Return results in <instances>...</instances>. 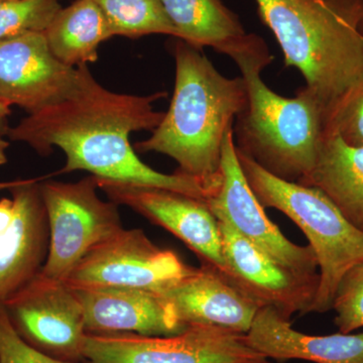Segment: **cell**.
<instances>
[{
  "mask_svg": "<svg viewBox=\"0 0 363 363\" xmlns=\"http://www.w3.org/2000/svg\"><path fill=\"white\" fill-rule=\"evenodd\" d=\"M79 83L70 96L28 114L7 138L23 143L40 156L57 147L66 155V164L55 173L87 171L97 178L175 191L208 201L211 191L200 182L179 173H160L138 157L130 142L131 133L154 131L164 112L154 104L167 96L121 94L99 84L88 68L77 67Z\"/></svg>",
  "mask_w": 363,
  "mask_h": 363,
  "instance_id": "obj_1",
  "label": "cell"
},
{
  "mask_svg": "<svg viewBox=\"0 0 363 363\" xmlns=\"http://www.w3.org/2000/svg\"><path fill=\"white\" fill-rule=\"evenodd\" d=\"M175 88L169 111L140 152L166 155L176 173L195 179L214 194L221 181L222 147L227 131L247 105L242 77L227 78L201 50L178 40L174 47Z\"/></svg>",
  "mask_w": 363,
  "mask_h": 363,
  "instance_id": "obj_2",
  "label": "cell"
},
{
  "mask_svg": "<svg viewBox=\"0 0 363 363\" xmlns=\"http://www.w3.org/2000/svg\"><path fill=\"white\" fill-rule=\"evenodd\" d=\"M229 57L247 90V107L234 121L236 150L271 175L302 183L316 166L325 138L323 102L307 86L292 98L272 91L262 78L272 57L255 33Z\"/></svg>",
  "mask_w": 363,
  "mask_h": 363,
  "instance_id": "obj_3",
  "label": "cell"
},
{
  "mask_svg": "<svg viewBox=\"0 0 363 363\" xmlns=\"http://www.w3.org/2000/svg\"><path fill=\"white\" fill-rule=\"evenodd\" d=\"M286 67L302 73L325 107L363 77V0H255Z\"/></svg>",
  "mask_w": 363,
  "mask_h": 363,
  "instance_id": "obj_4",
  "label": "cell"
},
{
  "mask_svg": "<svg viewBox=\"0 0 363 363\" xmlns=\"http://www.w3.org/2000/svg\"><path fill=\"white\" fill-rule=\"evenodd\" d=\"M248 185L264 208H274L303 231L314 250L320 284L311 313L330 311L341 279L363 262V233L338 208L312 186L271 175L250 157L238 152Z\"/></svg>",
  "mask_w": 363,
  "mask_h": 363,
  "instance_id": "obj_5",
  "label": "cell"
},
{
  "mask_svg": "<svg viewBox=\"0 0 363 363\" xmlns=\"http://www.w3.org/2000/svg\"><path fill=\"white\" fill-rule=\"evenodd\" d=\"M40 180L50 247L39 274L66 283L88 252L123 229L118 205L98 196L93 175L76 183Z\"/></svg>",
  "mask_w": 363,
  "mask_h": 363,
  "instance_id": "obj_6",
  "label": "cell"
},
{
  "mask_svg": "<svg viewBox=\"0 0 363 363\" xmlns=\"http://www.w3.org/2000/svg\"><path fill=\"white\" fill-rule=\"evenodd\" d=\"M83 355L87 363H269L247 334L205 325L169 336L86 332Z\"/></svg>",
  "mask_w": 363,
  "mask_h": 363,
  "instance_id": "obj_7",
  "label": "cell"
},
{
  "mask_svg": "<svg viewBox=\"0 0 363 363\" xmlns=\"http://www.w3.org/2000/svg\"><path fill=\"white\" fill-rule=\"evenodd\" d=\"M2 305L14 330L32 347L62 362H85L84 310L70 286L39 274Z\"/></svg>",
  "mask_w": 363,
  "mask_h": 363,
  "instance_id": "obj_8",
  "label": "cell"
},
{
  "mask_svg": "<svg viewBox=\"0 0 363 363\" xmlns=\"http://www.w3.org/2000/svg\"><path fill=\"white\" fill-rule=\"evenodd\" d=\"M193 267L162 250L140 229H121L85 255L66 284L71 288L123 286L160 293Z\"/></svg>",
  "mask_w": 363,
  "mask_h": 363,
  "instance_id": "obj_9",
  "label": "cell"
},
{
  "mask_svg": "<svg viewBox=\"0 0 363 363\" xmlns=\"http://www.w3.org/2000/svg\"><path fill=\"white\" fill-rule=\"evenodd\" d=\"M221 181L207 204L217 220L269 253L274 259L305 274H317L318 262L311 245H296L267 217L264 208L248 185L241 169L233 128L227 131L222 147Z\"/></svg>",
  "mask_w": 363,
  "mask_h": 363,
  "instance_id": "obj_10",
  "label": "cell"
},
{
  "mask_svg": "<svg viewBox=\"0 0 363 363\" xmlns=\"http://www.w3.org/2000/svg\"><path fill=\"white\" fill-rule=\"evenodd\" d=\"M96 179L98 188L111 201L167 229L195 252L201 264L226 276L220 228L207 201L166 189Z\"/></svg>",
  "mask_w": 363,
  "mask_h": 363,
  "instance_id": "obj_11",
  "label": "cell"
},
{
  "mask_svg": "<svg viewBox=\"0 0 363 363\" xmlns=\"http://www.w3.org/2000/svg\"><path fill=\"white\" fill-rule=\"evenodd\" d=\"M220 228L226 279L260 308L269 307L286 319L311 313L320 276L284 266L224 222Z\"/></svg>",
  "mask_w": 363,
  "mask_h": 363,
  "instance_id": "obj_12",
  "label": "cell"
},
{
  "mask_svg": "<svg viewBox=\"0 0 363 363\" xmlns=\"http://www.w3.org/2000/svg\"><path fill=\"white\" fill-rule=\"evenodd\" d=\"M79 69L52 54L44 33L0 40V99L28 114L66 99L76 90Z\"/></svg>",
  "mask_w": 363,
  "mask_h": 363,
  "instance_id": "obj_13",
  "label": "cell"
},
{
  "mask_svg": "<svg viewBox=\"0 0 363 363\" xmlns=\"http://www.w3.org/2000/svg\"><path fill=\"white\" fill-rule=\"evenodd\" d=\"M14 203L13 223L0 238V304L39 276L50 247L40 178L0 184Z\"/></svg>",
  "mask_w": 363,
  "mask_h": 363,
  "instance_id": "obj_14",
  "label": "cell"
},
{
  "mask_svg": "<svg viewBox=\"0 0 363 363\" xmlns=\"http://www.w3.org/2000/svg\"><path fill=\"white\" fill-rule=\"evenodd\" d=\"M160 294L184 328L205 325L247 334L260 309L221 272L205 264L193 267L190 274Z\"/></svg>",
  "mask_w": 363,
  "mask_h": 363,
  "instance_id": "obj_15",
  "label": "cell"
},
{
  "mask_svg": "<svg viewBox=\"0 0 363 363\" xmlns=\"http://www.w3.org/2000/svg\"><path fill=\"white\" fill-rule=\"evenodd\" d=\"M72 289L83 306L89 333L169 336L186 329L160 293L123 286Z\"/></svg>",
  "mask_w": 363,
  "mask_h": 363,
  "instance_id": "obj_16",
  "label": "cell"
},
{
  "mask_svg": "<svg viewBox=\"0 0 363 363\" xmlns=\"http://www.w3.org/2000/svg\"><path fill=\"white\" fill-rule=\"evenodd\" d=\"M247 339L250 345L267 359L363 363V332L309 335L295 330L291 320L272 308H260Z\"/></svg>",
  "mask_w": 363,
  "mask_h": 363,
  "instance_id": "obj_17",
  "label": "cell"
},
{
  "mask_svg": "<svg viewBox=\"0 0 363 363\" xmlns=\"http://www.w3.org/2000/svg\"><path fill=\"white\" fill-rule=\"evenodd\" d=\"M321 190L341 214L363 233V147L325 136L312 173L302 182Z\"/></svg>",
  "mask_w": 363,
  "mask_h": 363,
  "instance_id": "obj_18",
  "label": "cell"
},
{
  "mask_svg": "<svg viewBox=\"0 0 363 363\" xmlns=\"http://www.w3.org/2000/svg\"><path fill=\"white\" fill-rule=\"evenodd\" d=\"M178 32V40L196 49L210 47L229 55L240 49L250 33L223 0H161Z\"/></svg>",
  "mask_w": 363,
  "mask_h": 363,
  "instance_id": "obj_19",
  "label": "cell"
},
{
  "mask_svg": "<svg viewBox=\"0 0 363 363\" xmlns=\"http://www.w3.org/2000/svg\"><path fill=\"white\" fill-rule=\"evenodd\" d=\"M44 33L52 54L73 68L96 62L100 44L113 37L93 0H76L62 7Z\"/></svg>",
  "mask_w": 363,
  "mask_h": 363,
  "instance_id": "obj_20",
  "label": "cell"
},
{
  "mask_svg": "<svg viewBox=\"0 0 363 363\" xmlns=\"http://www.w3.org/2000/svg\"><path fill=\"white\" fill-rule=\"evenodd\" d=\"M104 13L112 35L138 39L143 35L179 38L161 0H93Z\"/></svg>",
  "mask_w": 363,
  "mask_h": 363,
  "instance_id": "obj_21",
  "label": "cell"
},
{
  "mask_svg": "<svg viewBox=\"0 0 363 363\" xmlns=\"http://www.w3.org/2000/svg\"><path fill=\"white\" fill-rule=\"evenodd\" d=\"M62 9L59 0H6L0 4V40L45 33Z\"/></svg>",
  "mask_w": 363,
  "mask_h": 363,
  "instance_id": "obj_22",
  "label": "cell"
},
{
  "mask_svg": "<svg viewBox=\"0 0 363 363\" xmlns=\"http://www.w3.org/2000/svg\"><path fill=\"white\" fill-rule=\"evenodd\" d=\"M324 135L338 136L351 147H363V77L327 107Z\"/></svg>",
  "mask_w": 363,
  "mask_h": 363,
  "instance_id": "obj_23",
  "label": "cell"
},
{
  "mask_svg": "<svg viewBox=\"0 0 363 363\" xmlns=\"http://www.w3.org/2000/svg\"><path fill=\"white\" fill-rule=\"evenodd\" d=\"M334 323L341 333L363 328V262L344 274L334 296Z\"/></svg>",
  "mask_w": 363,
  "mask_h": 363,
  "instance_id": "obj_24",
  "label": "cell"
},
{
  "mask_svg": "<svg viewBox=\"0 0 363 363\" xmlns=\"http://www.w3.org/2000/svg\"><path fill=\"white\" fill-rule=\"evenodd\" d=\"M0 363H71L40 352L14 330L4 305L0 304Z\"/></svg>",
  "mask_w": 363,
  "mask_h": 363,
  "instance_id": "obj_25",
  "label": "cell"
},
{
  "mask_svg": "<svg viewBox=\"0 0 363 363\" xmlns=\"http://www.w3.org/2000/svg\"><path fill=\"white\" fill-rule=\"evenodd\" d=\"M14 217V203L11 198L0 199V238L4 235L13 223Z\"/></svg>",
  "mask_w": 363,
  "mask_h": 363,
  "instance_id": "obj_26",
  "label": "cell"
},
{
  "mask_svg": "<svg viewBox=\"0 0 363 363\" xmlns=\"http://www.w3.org/2000/svg\"><path fill=\"white\" fill-rule=\"evenodd\" d=\"M11 113V111H0V166L6 164V150L9 143L7 142L4 136H7V130H9V123H7V116Z\"/></svg>",
  "mask_w": 363,
  "mask_h": 363,
  "instance_id": "obj_27",
  "label": "cell"
},
{
  "mask_svg": "<svg viewBox=\"0 0 363 363\" xmlns=\"http://www.w3.org/2000/svg\"><path fill=\"white\" fill-rule=\"evenodd\" d=\"M358 30H359L360 35H362L363 38V9L362 16H360L359 21H358Z\"/></svg>",
  "mask_w": 363,
  "mask_h": 363,
  "instance_id": "obj_28",
  "label": "cell"
},
{
  "mask_svg": "<svg viewBox=\"0 0 363 363\" xmlns=\"http://www.w3.org/2000/svg\"><path fill=\"white\" fill-rule=\"evenodd\" d=\"M0 111H11V106L0 99Z\"/></svg>",
  "mask_w": 363,
  "mask_h": 363,
  "instance_id": "obj_29",
  "label": "cell"
},
{
  "mask_svg": "<svg viewBox=\"0 0 363 363\" xmlns=\"http://www.w3.org/2000/svg\"><path fill=\"white\" fill-rule=\"evenodd\" d=\"M4 1H6V0H0V4H1V2H4Z\"/></svg>",
  "mask_w": 363,
  "mask_h": 363,
  "instance_id": "obj_30",
  "label": "cell"
},
{
  "mask_svg": "<svg viewBox=\"0 0 363 363\" xmlns=\"http://www.w3.org/2000/svg\"></svg>",
  "mask_w": 363,
  "mask_h": 363,
  "instance_id": "obj_31",
  "label": "cell"
}]
</instances>
